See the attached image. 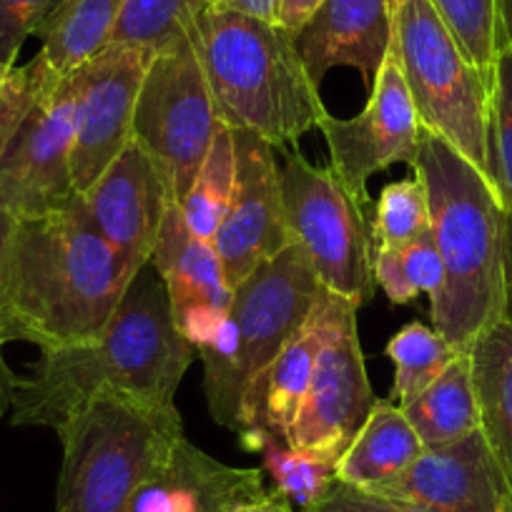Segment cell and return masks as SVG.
<instances>
[{
    "label": "cell",
    "instance_id": "obj_40",
    "mask_svg": "<svg viewBox=\"0 0 512 512\" xmlns=\"http://www.w3.org/2000/svg\"><path fill=\"white\" fill-rule=\"evenodd\" d=\"M16 224L18 221L0 206V279H3V267H6L8 249H11L13 234H16Z\"/></svg>",
    "mask_w": 512,
    "mask_h": 512
},
{
    "label": "cell",
    "instance_id": "obj_29",
    "mask_svg": "<svg viewBox=\"0 0 512 512\" xmlns=\"http://www.w3.org/2000/svg\"><path fill=\"white\" fill-rule=\"evenodd\" d=\"M374 284L392 304H410L420 294L435 302L445 287V267L432 231L402 249H374Z\"/></svg>",
    "mask_w": 512,
    "mask_h": 512
},
{
    "label": "cell",
    "instance_id": "obj_19",
    "mask_svg": "<svg viewBox=\"0 0 512 512\" xmlns=\"http://www.w3.org/2000/svg\"><path fill=\"white\" fill-rule=\"evenodd\" d=\"M262 490L264 470L226 465L184 437L136 490L126 512H234Z\"/></svg>",
    "mask_w": 512,
    "mask_h": 512
},
{
    "label": "cell",
    "instance_id": "obj_11",
    "mask_svg": "<svg viewBox=\"0 0 512 512\" xmlns=\"http://www.w3.org/2000/svg\"><path fill=\"white\" fill-rule=\"evenodd\" d=\"M322 292L317 274L294 241L231 289L226 337L236 352L244 400L284 344L307 324Z\"/></svg>",
    "mask_w": 512,
    "mask_h": 512
},
{
    "label": "cell",
    "instance_id": "obj_32",
    "mask_svg": "<svg viewBox=\"0 0 512 512\" xmlns=\"http://www.w3.org/2000/svg\"><path fill=\"white\" fill-rule=\"evenodd\" d=\"M437 16L467 61L492 81V66L500 51L497 33V0H430Z\"/></svg>",
    "mask_w": 512,
    "mask_h": 512
},
{
    "label": "cell",
    "instance_id": "obj_6",
    "mask_svg": "<svg viewBox=\"0 0 512 512\" xmlns=\"http://www.w3.org/2000/svg\"><path fill=\"white\" fill-rule=\"evenodd\" d=\"M392 53L420 126L460 151L487 179L490 81L467 61L430 0H395Z\"/></svg>",
    "mask_w": 512,
    "mask_h": 512
},
{
    "label": "cell",
    "instance_id": "obj_5",
    "mask_svg": "<svg viewBox=\"0 0 512 512\" xmlns=\"http://www.w3.org/2000/svg\"><path fill=\"white\" fill-rule=\"evenodd\" d=\"M63 465L56 512H126L136 490L184 440L174 405L101 392L56 430Z\"/></svg>",
    "mask_w": 512,
    "mask_h": 512
},
{
    "label": "cell",
    "instance_id": "obj_16",
    "mask_svg": "<svg viewBox=\"0 0 512 512\" xmlns=\"http://www.w3.org/2000/svg\"><path fill=\"white\" fill-rule=\"evenodd\" d=\"M176 204L146 151L128 141L96 184L81 194V206L93 229L121 251L136 269L151 262L161 224Z\"/></svg>",
    "mask_w": 512,
    "mask_h": 512
},
{
    "label": "cell",
    "instance_id": "obj_8",
    "mask_svg": "<svg viewBox=\"0 0 512 512\" xmlns=\"http://www.w3.org/2000/svg\"><path fill=\"white\" fill-rule=\"evenodd\" d=\"M284 214L292 241L304 251L329 294L362 307L374 294V239L367 206L359 204L332 169H319L292 151L282 169Z\"/></svg>",
    "mask_w": 512,
    "mask_h": 512
},
{
    "label": "cell",
    "instance_id": "obj_12",
    "mask_svg": "<svg viewBox=\"0 0 512 512\" xmlns=\"http://www.w3.org/2000/svg\"><path fill=\"white\" fill-rule=\"evenodd\" d=\"M317 128L327 139L329 169L364 206L369 204V176L392 164L415 166L422 126L392 48L374 73L364 111L354 118H337L327 111Z\"/></svg>",
    "mask_w": 512,
    "mask_h": 512
},
{
    "label": "cell",
    "instance_id": "obj_24",
    "mask_svg": "<svg viewBox=\"0 0 512 512\" xmlns=\"http://www.w3.org/2000/svg\"><path fill=\"white\" fill-rule=\"evenodd\" d=\"M422 445H445L480 430L470 354L460 352L450 367L415 400L400 405Z\"/></svg>",
    "mask_w": 512,
    "mask_h": 512
},
{
    "label": "cell",
    "instance_id": "obj_14",
    "mask_svg": "<svg viewBox=\"0 0 512 512\" xmlns=\"http://www.w3.org/2000/svg\"><path fill=\"white\" fill-rule=\"evenodd\" d=\"M234 149V191L214 239L231 289L239 287L259 264L292 244L284 214L277 146L249 131H234Z\"/></svg>",
    "mask_w": 512,
    "mask_h": 512
},
{
    "label": "cell",
    "instance_id": "obj_26",
    "mask_svg": "<svg viewBox=\"0 0 512 512\" xmlns=\"http://www.w3.org/2000/svg\"><path fill=\"white\" fill-rule=\"evenodd\" d=\"M236 179V149H234V131L221 123L216 131L214 144L191 184L189 194L179 204L186 224L199 239L214 244L216 231L224 221L226 209H229L231 191H234Z\"/></svg>",
    "mask_w": 512,
    "mask_h": 512
},
{
    "label": "cell",
    "instance_id": "obj_33",
    "mask_svg": "<svg viewBox=\"0 0 512 512\" xmlns=\"http://www.w3.org/2000/svg\"><path fill=\"white\" fill-rule=\"evenodd\" d=\"M51 83H58V78H53L36 58L26 66H3L0 63V154L6 149L21 118L33 106V101Z\"/></svg>",
    "mask_w": 512,
    "mask_h": 512
},
{
    "label": "cell",
    "instance_id": "obj_15",
    "mask_svg": "<svg viewBox=\"0 0 512 512\" xmlns=\"http://www.w3.org/2000/svg\"><path fill=\"white\" fill-rule=\"evenodd\" d=\"M374 495L410 502L432 512H510L512 487L482 430L432 445Z\"/></svg>",
    "mask_w": 512,
    "mask_h": 512
},
{
    "label": "cell",
    "instance_id": "obj_41",
    "mask_svg": "<svg viewBox=\"0 0 512 512\" xmlns=\"http://www.w3.org/2000/svg\"><path fill=\"white\" fill-rule=\"evenodd\" d=\"M497 33L500 48H512V0H497Z\"/></svg>",
    "mask_w": 512,
    "mask_h": 512
},
{
    "label": "cell",
    "instance_id": "obj_22",
    "mask_svg": "<svg viewBox=\"0 0 512 512\" xmlns=\"http://www.w3.org/2000/svg\"><path fill=\"white\" fill-rule=\"evenodd\" d=\"M480 430L512 487V324L500 319L467 347Z\"/></svg>",
    "mask_w": 512,
    "mask_h": 512
},
{
    "label": "cell",
    "instance_id": "obj_21",
    "mask_svg": "<svg viewBox=\"0 0 512 512\" xmlns=\"http://www.w3.org/2000/svg\"><path fill=\"white\" fill-rule=\"evenodd\" d=\"M425 450L400 405L374 402L372 412L337 462V482L372 490L405 472Z\"/></svg>",
    "mask_w": 512,
    "mask_h": 512
},
{
    "label": "cell",
    "instance_id": "obj_42",
    "mask_svg": "<svg viewBox=\"0 0 512 512\" xmlns=\"http://www.w3.org/2000/svg\"><path fill=\"white\" fill-rule=\"evenodd\" d=\"M6 342H8V337L3 332H0V347H3V344H6Z\"/></svg>",
    "mask_w": 512,
    "mask_h": 512
},
{
    "label": "cell",
    "instance_id": "obj_23",
    "mask_svg": "<svg viewBox=\"0 0 512 512\" xmlns=\"http://www.w3.org/2000/svg\"><path fill=\"white\" fill-rule=\"evenodd\" d=\"M126 0H66L41 28L36 61L53 78H66L108 46Z\"/></svg>",
    "mask_w": 512,
    "mask_h": 512
},
{
    "label": "cell",
    "instance_id": "obj_35",
    "mask_svg": "<svg viewBox=\"0 0 512 512\" xmlns=\"http://www.w3.org/2000/svg\"><path fill=\"white\" fill-rule=\"evenodd\" d=\"M309 512H432L425 507L410 505V502L390 500V497L374 495V492L359 490L337 482L327 497Z\"/></svg>",
    "mask_w": 512,
    "mask_h": 512
},
{
    "label": "cell",
    "instance_id": "obj_31",
    "mask_svg": "<svg viewBox=\"0 0 512 512\" xmlns=\"http://www.w3.org/2000/svg\"><path fill=\"white\" fill-rule=\"evenodd\" d=\"M430 231V204L420 176L384 186L372 221L374 249H402Z\"/></svg>",
    "mask_w": 512,
    "mask_h": 512
},
{
    "label": "cell",
    "instance_id": "obj_9",
    "mask_svg": "<svg viewBox=\"0 0 512 512\" xmlns=\"http://www.w3.org/2000/svg\"><path fill=\"white\" fill-rule=\"evenodd\" d=\"M317 317L322 337L312 384L289 430L287 445L339 460L369 417L377 397L369 387L359 347L357 307L324 289Z\"/></svg>",
    "mask_w": 512,
    "mask_h": 512
},
{
    "label": "cell",
    "instance_id": "obj_13",
    "mask_svg": "<svg viewBox=\"0 0 512 512\" xmlns=\"http://www.w3.org/2000/svg\"><path fill=\"white\" fill-rule=\"evenodd\" d=\"M154 53L126 43H108L73 71L78 88L73 186L86 194L111 161L126 149L134 131L141 83Z\"/></svg>",
    "mask_w": 512,
    "mask_h": 512
},
{
    "label": "cell",
    "instance_id": "obj_43",
    "mask_svg": "<svg viewBox=\"0 0 512 512\" xmlns=\"http://www.w3.org/2000/svg\"><path fill=\"white\" fill-rule=\"evenodd\" d=\"M510 512H512V507H510Z\"/></svg>",
    "mask_w": 512,
    "mask_h": 512
},
{
    "label": "cell",
    "instance_id": "obj_34",
    "mask_svg": "<svg viewBox=\"0 0 512 512\" xmlns=\"http://www.w3.org/2000/svg\"><path fill=\"white\" fill-rule=\"evenodd\" d=\"M66 0H0V63L16 66L26 38L38 36Z\"/></svg>",
    "mask_w": 512,
    "mask_h": 512
},
{
    "label": "cell",
    "instance_id": "obj_4",
    "mask_svg": "<svg viewBox=\"0 0 512 512\" xmlns=\"http://www.w3.org/2000/svg\"><path fill=\"white\" fill-rule=\"evenodd\" d=\"M216 113L231 131L297 144L327 113L294 38L274 23L206 6L194 28Z\"/></svg>",
    "mask_w": 512,
    "mask_h": 512
},
{
    "label": "cell",
    "instance_id": "obj_2",
    "mask_svg": "<svg viewBox=\"0 0 512 512\" xmlns=\"http://www.w3.org/2000/svg\"><path fill=\"white\" fill-rule=\"evenodd\" d=\"M141 269L86 219L81 196L16 224L0 279V332L46 349L98 337Z\"/></svg>",
    "mask_w": 512,
    "mask_h": 512
},
{
    "label": "cell",
    "instance_id": "obj_38",
    "mask_svg": "<svg viewBox=\"0 0 512 512\" xmlns=\"http://www.w3.org/2000/svg\"><path fill=\"white\" fill-rule=\"evenodd\" d=\"M502 319L512 324V209H507L502 244Z\"/></svg>",
    "mask_w": 512,
    "mask_h": 512
},
{
    "label": "cell",
    "instance_id": "obj_27",
    "mask_svg": "<svg viewBox=\"0 0 512 512\" xmlns=\"http://www.w3.org/2000/svg\"><path fill=\"white\" fill-rule=\"evenodd\" d=\"M206 0H126L108 43L159 53L194 33Z\"/></svg>",
    "mask_w": 512,
    "mask_h": 512
},
{
    "label": "cell",
    "instance_id": "obj_3",
    "mask_svg": "<svg viewBox=\"0 0 512 512\" xmlns=\"http://www.w3.org/2000/svg\"><path fill=\"white\" fill-rule=\"evenodd\" d=\"M412 174L430 204V231L445 267V287L430 302L437 332L465 352L502 319L505 206L485 174L440 136L422 128Z\"/></svg>",
    "mask_w": 512,
    "mask_h": 512
},
{
    "label": "cell",
    "instance_id": "obj_25",
    "mask_svg": "<svg viewBox=\"0 0 512 512\" xmlns=\"http://www.w3.org/2000/svg\"><path fill=\"white\" fill-rule=\"evenodd\" d=\"M249 450L259 452L264 472L272 477L274 490L302 512L314 510L337 485V462L319 452L294 450L264 427H251L241 435Z\"/></svg>",
    "mask_w": 512,
    "mask_h": 512
},
{
    "label": "cell",
    "instance_id": "obj_7",
    "mask_svg": "<svg viewBox=\"0 0 512 512\" xmlns=\"http://www.w3.org/2000/svg\"><path fill=\"white\" fill-rule=\"evenodd\" d=\"M219 128L194 33L154 53L136 101L131 139L154 161L176 204L189 194Z\"/></svg>",
    "mask_w": 512,
    "mask_h": 512
},
{
    "label": "cell",
    "instance_id": "obj_1",
    "mask_svg": "<svg viewBox=\"0 0 512 512\" xmlns=\"http://www.w3.org/2000/svg\"><path fill=\"white\" fill-rule=\"evenodd\" d=\"M194 357L174 327L164 282L146 264L98 337L41 352L26 377L6 379L3 400L13 425L51 430L101 392L174 405Z\"/></svg>",
    "mask_w": 512,
    "mask_h": 512
},
{
    "label": "cell",
    "instance_id": "obj_30",
    "mask_svg": "<svg viewBox=\"0 0 512 512\" xmlns=\"http://www.w3.org/2000/svg\"><path fill=\"white\" fill-rule=\"evenodd\" d=\"M487 181L512 209V48L502 46L492 66L487 106Z\"/></svg>",
    "mask_w": 512,
    "mask_h": 512
},
{
    "label": "cell",
    "instance_id": "obj_36",
    "mask_svg": "<svg viewBox=\"0 0 512 512\" xmlns=\"http://www.w3.org/2000/svg\"><path fill=\"white\" fill-rule=\"evenodd\" d=\"M324 6V0H279L277 28L287 36L297 38L299 31L314 18V13Z\"/></svg>",
    "mask_w": 512,
    "mask_h": 512
},
{
    "label": "cell",
    "instance_id": "obj_37",
    "mask_svg": "<svg viewBox=\"0 0 512 512\" xmlns=\"http://www.w3.org/2000/svg\"><path fill=\"white\" fill-rule=\"evenodd\" d=\"M209 8H219V11L241 13V16L256 18V21L274 23L277 26V8L279 0H206Z\"/></svg>",
    "mask_w": 512,
    "mask_h": 512
},
{
    "label": "cell",
    "instance_id": "obj_28",
    "mask_svg": "<svg viewBox=\"0 0 512 512\" xmlns=\"http://www.w3.org/2000/svg\"><path fill=\"white\" fill-rule=\"evenodd\" d=\"M460 352L462 349L447 342L437 329L422 322H410L395 332L387 344V357L395 364L392 397L397 405H405L425 392Z\"/></svg>",
    "mask_w": 512,
    "mask_h": 512
},
{
    "label": "cell",
    "instance_id": "obj_10",
    "mask_svg": "<svg viewBox=\"0 0 512 512\" xmlns=\"http://www.w3.org/2000/svg\"><path fill=\"white\" fill-rule=\"evenodd\" d=\"M76 101L73 73L43 88L0 154V206L16 221L53 214L76 201Z\"/></svg>",
    "mask_w": 512,
    "mask_h": 512
},
{
    "label": "cell",
    "instance_id": "obj_39",
    "mask_svg": "<svg viewBox=\"0 0 512 512\" xmlns=\"http://www.w3.org/2000/svg\"><path fill=\"white\" fill-rule=\"evenodd\" d=\"M234 512H297L277 490H262L259 495L239 502Z\"/></svg>",
    "mask_w": 512,
    "mask_h": 512
},
{
    "label": "cell",
    "instance_id": "obj_20",
    "mask_svg": "<svg viewBox=\"0 0 512 512\" xmlns=\"http://www.w3.org/2000/svg\"><path fill=\"white\" fill-rule=\"evenodd\" d=\"M319 304V302H317ZM319 317L314 307L312 317L302 329L282 347L274 362L256 379L244 400L241 430L244 435L251 427H264L274 437L287 442L289 430L297 420L309 392L314 372V359L319 352Z\"/></svg>",
    "mask_w": 512,
    "mask_h": 512
},
{
    "label": "cell",
    "instance_id": "obj_18",
    "mask_svg": "<svg viewBox=\"0 0 512 512\" xmlns=\"http://www.w3.org/2000/svg\"><path fill=\"white\" fill-rule=\"evenodd\" d=\"M392 23L395 0H324L294 46L317 86L339 66L357 68L372 83L392 48Z\"/></svg>",
    "mask_w": 512,
    "mask_h": 512
},
{
    "label": "cell",
    "instance_id": "obj_17",
    "mask_svg": "<svg viewBox=\"0 0 512 512\" xmlns=\"http://www.w3.org/2000/svg\"><path fill=\"white\" fill-rule=\"evenodd\" d=\"M149 264L166 287L174 327L199 352L224 327L231 309V287L216 246L199 239L179 204H171Z\"/></svg>",
    "mask_w": 512,
    "mask_h": 512
}]
</instances>
